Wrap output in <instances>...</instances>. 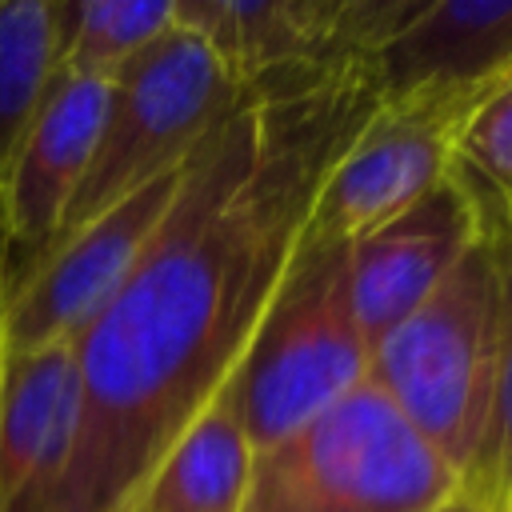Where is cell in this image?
Segmentation results:
<instances>
[{
  "label": "cell",
  "mask_w": 512,
  "mask_h": 512,
  "mask_svg": "<svg viewBox=\"0 0 512 512\" xmlns=\"http://www.w3.org/2000/svg\"><path fill=\"white\" fill-rule=\"evenodd\" d=\"M376 104L352 80L240 104L184 160L172 208L72 340L80 432L48 512H124L216 400L308 224L328 164Z\"/></svg>",
  "instance_id": "6da1fadb"
},
{
  "label": "cell",
  "mask_w": 512,
  "mask_h": 512,
  "mask_svg": "<svg viewBox=\"0 0 512 512\" xmlns=\"http://www.w3.org/2000/svg\"><path fill=\"white\" fill-rule=\"evenodd\" d=\"M364 376L368 348L348 300V244L300 232L264 316L216 396L252 452H264L348 396Z\"/></svg>",
  "instance_id": "7a4b0ae2"
},
{
  "label": "cell",
  "mask_w": 512,
  "mask_h": 512,
  "mask_svg": "<svg viewBox=\"0 0 512 512\" xmlns=\"http://www.w3.org/2000/svg\"><path fill=\"white\" fill-rule=\"evenodd\" d=\"M460 476L368 384L252 452L240 512H436Z\"/></svg>",
  "instance_id": "3957f363"
},
{
  "label": "cell",
  "mask_w": 512,
  "mask_h": 512,
  "mask_svg": "<svg viewBox=\"0 0 512 512\" xmlns=\"http://www.w3.org/2000/svg\"><path fill=\"white\" fill-rule=\"evenodd\" d=\"M492 364L496 272L480 236L368 356V384L460 476V488L484 440Z\"/></svg>",
  "instance_id": "277c9868"
},
{
  "label": "cell",
  "mask_w": 512,
  "mask_h": 512,
  "mask_svg": "<svg viewBox=\"0 0 512 512\" xmlns=\"http://www.w3.org/2000/svg\"><path fill=\"white\" fill-rule=\"evenodd\" d=\"M240 104H248L244 92L220 68L208 44L172 20L156 44H148L108 80L96 152L48 248L76 236L148 180L180 168L192 148Z\"/></svg>",
  "instance_id": "5b68a950"
},
{
  "label": "cell",
  "mask_w": 512,
  "mask_h": 512,
  "mask_svg": "<svg viewBox=\"0 0 512 512\" xmlns=\"http://www.w3.org/2000/svg\"><path fill=\"white\" fill-rule=\"evenodd\" d=\"M180 176L184 164L124 196L76 236L48 248L40 260L4 268V348L32 352L48 344H72L144 256L148 240L176 200Z\"/></svg>",
  "instance_id": "8992f818"
},
{
  "label": "cell",
  "mask_w": 512,
  "mask_h": 512,
  "mask_svg": "<svg viewBox=\"0 0 512 512\" xmlns=\"http://www.w3.org/2000/svg\"><path fill=\"white\" fill-rule=\"evenodd\" d=\"M472 112L468 104L444 100L376 104L328 164L304 232L352 244L412 208L452 172L456 140Z\"/></svg>",
  "instance_id": "52a82bcc"
},
{
  "label": "cell",
  "mask_w": 512,
  "mask_h": 512,
  "mask_svg": "<svg viewBox=\"0 0 512 512\" xmlns=\"http://www.w3.org/2000/svg\"><path fill=\"white\" fill-rule=\"evenodd\" d=\"M352 76L372 104L480 108L512 80V0H424Z\"/></svg>",
  "instance_id": "ba28073f"
},
{
  "label": "cell",
  "mask_w": 512,
  "mask_h": 512,
  "mask_svg": "<svg viewBox=\"0 0 512 512\" xmlns=\"http://www.w3.org/2000/svg\"><path fill=\"white\" fill-rule=\"evenodd\" d=\"M480 236L476 196L452 168L412 208L348 244V300L368 356Z\"/></svg>",
  "instance_id": "9c48e42d"
},
{
  "label": "cell",
  "mask_w": 512,
  "mask_h": 512,
  "mask_svg": "<svg viewBox=\"0 0 512 512\" xmlns=\"http://www.w3.org/2000/svg\"><path fill=\"white\" fill-rule=\"evenodd\" d=\"M108 108V80L68 76L56 68L40 112L0 188V216L8 232V264H32L56 236L72 192L80 188L100 140Z\"/></svg>",
  "instance_id": "30bf717a"
},
{
  "label": "cell",
  "mask_w": 512,
  "mask_h": 512,
  "mask_svg": "<svg viewBox=\"0 0 512 512\" xmlns=\"http://www.w3.org/2000/svg\"><path fill=\"white\" fill-rule=\"evenodd\" d=\"M80 432L72 344L8 352L0 364V512H48Z\"/></svg>",
  "instance_id": "8fae6325"
},
{
  "label": "cell",
  "mask_w": 512,
  "mask_h": 512,
  "mask_svg": "<svg viewBox=\"0 0 512 512\" xmlns=\"http://www.w3.org/2000/svg\"><path fill=\"white\" fill-rule=\"evenodd\" d=\"M252 444L216 396L156 460L124 512H240Z\"/></svg>",
  "instance_id": "7c38bea8"
},
{
  "label": "cell",
  "mask_w": 512,
  "mask_h": 512,
  "mask_svg": "<svg viewBox=\"0 0 512 512\" xmlns=\"http://www.w3.org/2000/svg\"><path fill=\"white\" fill-rule=\"evenodd\" d=\"M456 168V164H452ZM456 176L476 196V208L484 216V240L492 252L496 272V364H492V404L484 440L476 452V464L464 480V492L484 508L500 512L512 504V204L496 200L488 188L468 180L460 168Z\"/></svg>",
  "instance_id": "4fadbf2b"
},
{
  "label": "cell",
  "mask_w": 512,
  "mask_h": 512,
  "mask_svg": "<svg viewBox=\"0 0 512 512\" xmlns=\"http://www.w3.org/2000/svg\"><path fill=\"white\" fill-rule=\"evenodd\" d=\"M64 0H0V188L60 68Z\"/></svg>",
  "instance_id": "5bb4252c"
},
{
  "label": "cell",
  "mask_w": 512,
  "mask_h": 512,
  "mask_svg": "<svg viewBox=\"0 0 512 512\" xmlns=\"http://www.w3.org/2000/svg\"><path fill=\"white\" fill-rule=\"evenodd\" d=\"M172 28V0H64L60 72L112 80Z\"/></svg>",
  "instance_id": "9a60e30c"
},
{
  "label": "cell",
  "mask_w": 512,
  "mask_h": 512,
  "mask_svg": "<svg viewBox=\"0 0 512 512\" xmlns=\"http://www.w3.org/2000/svg\"><path fill=\"white\" fill-rule=\"evenodd\" d=\"M456 168L496 200L512 204V80L496 88L460 128Z\"/></svg>",
  "instance_id": "2e32d148"
},
{
  "label": "cell",
  "mask_w": 512,
  "mask_h": 512,
  "mask_svg": "<svg viewBox=\"0 0 512 512\" xmlns=\"http://www.w3.org/2000/svg\"><path fill=\"white\" fill-rule=\"evenodd\" d=\"M436 512H484V508H480V504H476V500H472V496L460 488V492H456L452 500H444Z\"/></svg>",
  "instance_id": "e0dca14e"
},
{
  "label": "cell",
  "mask_w": 512,
  "mask_h": 512,
  "mask_svg": "<svg viewBox=\"0 0 512 512\" xmlns=\"http://www.w3.org/2000/svg\"><path fill=\"white\" fill-rule=\"evenodd\" d=\"M500 512H512V504H508V508H500Z\"/></svg>",
  "instance_id": "ac0fdd59"
}]
</instances>
